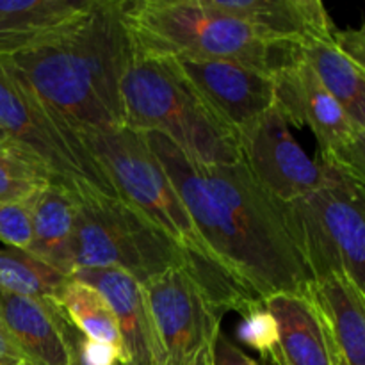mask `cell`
I'll use <instances>...</instances> for the list:
<instances>
[{
  "instance_id": "30bf717a",
  "label": "cell",
  "mask_w": 365,
  "mask_h": 365,
  "mask_svg": "<svg viewBox=\"0 0 365 365\" xmlns=\"http://www.w3.org/2000/svg\"><path fill=\"white\" fill-rule=\"evenodd\" d=\"M237 141L250 173L278 202H296L327 182L328 166L303 152L277 106L239 132Z\"/></svg>"
},
{
  "instance_id": "4fadbf2b",
  "label": "cell",
  "mask_w": 365,
  "mask_h": 365,
  "mask_svg": "<svg viewBox=\"0 0 365 365\" xmlns=\"http://www.w3.org/2000/svg\"><path fill=\"white\" fill-rule=\"evenodd\" d=\"M278 327L274 365H341L334 335L310 292H278L264 299Z\"/></svg>"
},
{
  "instance_id": "8992f818",
  "label": "cell",
  "mask_w": 365,
  "mask_h": 365,
  "mask_svg": "<svg viewBox=\"0 0 365 365\" xmlns=\"http://www.w3.org/2000/svg\"><path fill=\"white\" fill-rule=\"evenodd\" d=\"M75 271L118 269L146 284L192 260L170 235L121 198L103 195L78 198Z\"/></svg>"
},
{
  "instance_id": "836d02e7",
  "label": "cell",
  "mask_w": 365,
  "mask_h": 365,
  "mask_svg": "<svg viewBox=\"0 0 365 365\" xmlns=\"http://www.w3.org/2000/svg\"><path fill=\"white\" fill-rule=\"evenodd\" d=\"M24 365H29V364H24Z\"/></svg>"
},
{
  "instance_id": "9a60e30c",
  "label": "cell",
  "mask_w": 365,
  "mask_h": 365,
  "mask_svg": "<svg viewBox=\"0 0 365 365\" xmlns=\"http://www.w3.org/2000/svg\"><path fill=\"white\" fill-rule=\"evenodd\" d=\"M64 310L52 298H27L0 291V323L29 365H70Z\"/></svg>"
},
{
  "instance_id": "44dd1931",
  "label": "cell",
  "mask_w": 365,
  "mask_h": 365,
  "mask_svg": "<svg viewBox=\"0 0 365 365\" xmlns=\"http://www.w3.org/2000/svg\"><path fill=\"white\" fill-rule=\"evenodd\" d=\"M56 302L86 337L109 344L118 353L120 365L127 364L116 316L107 299L95 287L70 278Z\"/></svg>"
},
{
  "instance_id": "52a82bcc",
  "label": "cell",
  "mask_w": 365,
  "mask_h": 365,
  "mask_svg": "<svg viewBox=\"0 0 365 365\" xmlns=\"http://www.w3.org/2000/svg\"><path fill=\"white\" fill-rule=\"evenodd\" d=\"M327 166L328 178L317 191L287 203L292 234L312 280L344 274L365 294V191Z\"/></svg>"
},
{
  "instance_id": "d4e9b609",
  "label": "cell",
  "mask_w": 365,
  "mask_h": 365,
  "mask_svg": "<svg viewBox=\"0 0 365 365\" xmlns=\"http://www.w3.org/2000/svg\"><path fill=\"white\" fill-rule=\"evenodd\" d=\"M32 241V220L29 202H0V242L7 248L27 250Z\"/></svg>"
},
{
  "instance_id": "4dcf8cb0",
  "label": "cell",
  "mask_w": 365,
  "mask_h": 365,
  "mask_svg": "<svg viewBox=\"0 0 365 365\" xmlns=\"http://www.w3.org/2000/svg\"><path fill=\"white\" fill-rule=\"evenodd\" d=\"M25 360L14 348L11 339L7 337L6 330H4L2 323H0V365H24Z\"/></svg>"
},
{
  "instance_id": "2e32d148",
  "label": "cell",
  "mask_w": 365,
  "mask_h": 365,
  "mask_svg": "<svg viewBox=\"0 0 365 365\" xmlns=\"http://www.w3.org/2000/svg\"><path fill=\"white\" fill-rule=\"evenodd\" d=\"M203 4L277 41L303 46L335 34L334 21L319 0H203Z\"/></svg>"
},
{
  "instance_id": "f1b7e54d",
  "label": "cell",
  "mask_w": 365,
  "mask_h": 365,
  "mask_svg": "<svg viewBox=\"0 0 365 365\" xmlns=\"http://www.w3.org/2000/svg\"><path fill=\"white\" fill-rule=\"evenodd\" d=\"M81 349L84 359L88 360V364L91 365H118V353L110 348L109 344H103V342L91 341V339L86 337L82 334L81 339Z\"/></svg>"
},
{
  "instance_id": "ac0fdd59",
  "label": "cell",
  "mask_w": 365,
  "mask_h": 365,
  "mask_svg": "<svg viewBox=\"0 0 365 365\" xmlns=\"http://www.w3.org/2000/svg\"><path fill=\"white\" fill-rule=\"evenodd\" d=\"M96 0H0V59L63 34Z\"/></svg>"
},
{
  "instance_id": "ffe728a7",
  "label": "cell",
  "mask_w": 365,
  "mask_h": 365,
  "mask_svg": "<svg viewBox=\"0 0 365 365\" xmlns=\"http://www.w3.org/2000/svg\"><path fill=\"white\" fill-rule=\"evenodd\" d=\"M302 57L342 107L356 130L365 128V73L335 45L334 38L302 46Z\"/></svg>"
},
{
  "instance_id": "5b68a950",
  "label": "cell",
  "mask_w": 365,
  "mask_h": 365,
  "mask_svg": "<svg viewBox=\"0 0 365 365\" xmlns=\"http://www.w3.org/2000/svg\"><path fill=\"white\" fill-rule=\"evenodd\" d=\"M120 91L127 128L163 134L203 166L242 163L237 135L217 120L171 59L134 48Z\"/></svg>"
},
{
  "instance_id": "3957f363",
  "label": "cell",
  "mask_w": 365,
  "mask_h": 365,
  "mask_svg": "<svg viewBox=\"0 0 365 365\" xmlns=\"http://www.w3.org/2000/svg\"><path fill=\"white\" fill-rule=\"evenodd\" d=\"M81 135L89 152L102 164L120 198L153 221L191 257L195 277L221 312L237 310L242 314L250 307L262 303L217 266L173 182L141 132L114 127L82 132Z\"/></svg>"
},
{
  "instance_id": "f546056e",
  "label": "cell",
  "mask_w": 365,
  "mask_h": 365,
  "mask_svg": "<svg viewBox=\"0 0 365 365\" xmlns=\"http://www.w3.org/2000/svg\"><path fill=\"white\" fill-rule=\"evenodd\" d=\"M63 327H64V334H66L68 344H70V351H71L70 365H91V364H88V360H86L84 355H82V349H81L82 331L78 330L73 323H71L70 317H68L66 314H64Z\"/></svg>"
},
{
  "instance_id": "7c38bea8",
  "label": "cell",
  "mask_w": 365,
  "mask_h": 365,
  "mask_svg": "<svg viewBox=\"0 0 365 365\" xmlns=\"http://www.w3.org/2000/svg\"><path fill=\"white\" fill-rule=\"evenodd\" d=\"M274 100L289 125H307L312 130L319 146V160L355 135L356 128L303 57L274 75Z\"/></svg>"
},
{
  "instance_id": "83f0119b",
  "label": "cell",
  "mask_w": 365,
  "mask_h": 365,
  "mask_svg": "<svg viewBox=\"0 0 365 365\" xmlns=\"http://www.w3.org/2000/svg\"><path fill=\"white\" fill-rule=\"evenodd\" d=\"M212 365H264L246 355L235 342L220 331L212 348Z\"/></svg>"
},
{
  "instance_id": "4316f807",
  "label": "cell",
  "mask_w": 365,
  "mask_h": 365,
  "mask_svg": "<svg viewBox=\"0 0 365 365\" xmlns=\"http://www.w3.org/2000/svg\"><path fill=\"white\" fill-rule=\"evenodd\" d=\"M335 45L365 73V24L356 29L335 31Z\"/></svg>"
},
{
  "instance_id": "5bb4252c",
  "label": "cell",
  "mask_w": 365,
  "mask_h": 365,
  "mask_svg": "<svg viewBox=\"0 0 365 365\" xmlns=\"http://www.w3.org/2000/svg\"><path fill=\"white\" fill-rule=\"evenodd\" d=\"M71 278L95 287L113 309L123 341L125 365H163V349L141 282L118 269H77Z\"/></svg>"
},
{
  "instance_id": "cb8c5ba5",
  "label": "cell",
  "mask_w": 365,
  "mask_h": 365,
  "mask_svg": "<svg viewBox=\"0 0 365 365\" xmlns=\"http://www.w3.org/2000/svg\"><path fill=\"white\" fill-rule=\"evenodd\" d=\"M241 316L242 319L235 330L237 339L245 346L259 351L264 360H269L278 346V327L274 317L267 312L264 303L250 307Z\"/></svg>"
},
{
  "instance_id": "6da1fadb",
  "label": "cell",
  "mask_w": 365,
  "mask_h": 365,
  "mask_svg": "<svg viewBox=\"0 0 365 365\" xmlns=\"http://www.w3.org/2000/svg\"><path fill=\"white\" fill-rule=\"evenodd\" d=\"M141 134L228 277L259 302L309 291L312 277L292 234L287 203L271 196L245 163L203 166L163 134Z\"/></svg>"
},
{
  "instance_id": "d6a6232c",
  "label": "cell",
  "mask_w": 365,
  "mask_h": 365,
  "mask_svg": "<svg viewBox=\"0 0 365 365\" xmlns=\"http://www.w3.org/2000/svg\"><path fill=\"white\" fill-rule=\"evenodd\" d=\"M4 139H9V138H7V135H6V134H4V132H2V130H0V141H4Z\"/></svg>"
},
{
  "instance_id": "7a4b0ae2",
  "label": "cell",
  "mask_w": 365,
  "mask_h": 365,
  "mask_svg": "<svg viewBox=\"0 0 365 365\" xmlns=\"http://www.w3.org/2000/svg\"><path fill=\"white\" fill-rule=\"evenodd\" d=\"M123 0H96L68 31L2 59L18 78L77 132L123 125L121 78L134 56Z\"/></svg>"
},
{
  "instance_id": "277c9868",
  "label": "cell",
  "mask_w": 365,
  "mask_h": 365,
  "mask_svg": "<svg viewBox=\"0 0 365 365\" xmlns=\"http://www.w3.org/2000/svg\"><path fill=\"white\" fill-rule=\"evenodd\" d=\"M125 20L134 48L160 59L228 61L273 77L302 59L299 45L266 38L203 0L127 2Z\"/></svg>"
},
{
  "instance_id": "d6986e66",
  "label": "cell",
  "mask_w": 365,
  "mask_h": 365,
  "mask_svg": "<svg viewBox=\"0 0 365 365\" xmlns=\"http://www.w3.org/2000/svg\"><path fill=\"white\" fill-rule=\"evenodd\" d=\"M337 348L341 365H365V294L344 274H324L310 282Z\"/></svg>"
},
{
  "instance_id": "e0dca14e",
  "label": "cell",
  "mask_w": 365,
  "mask_h": 365,
  "mask_svg": "<svg viewBox=\"0 0 365 365\" xmlns=\"http://www.w3.org/2000/svg\"><path fill=\"white\" fill-rule=\"evenodd\" d=\"M81 195L52 180L46 187L27 200L31 207L32 241L25 252L59 273L71 277L75 273V234Z\"/></svg>"
},
{
  "instance_id": "1f68e13d",
  "label": "cell",
  "mask_w": 365,
  "mask_h": 365,
  "mask_svg": "<svg viewBox=\"0 0 365 365\" xmlns=\"http://www.w3.org/2000/svg\"><path fill=\"white\" fill-rule=\"evenodd\" d=\"M191 365H212V349H207L205 353H202Z\"/></svg>"
},
{
  "instance_id": "9c48e42d",
  "label": "cell",
  "mask_w": 365,
  "mask_h": 365,
  "mask_svg": "<svg viewBox=\"0 0 365 365\" xmlns=\"http://www.w3.org/2000/svg\"><path fill=\"white\" fill-rule=\"evenodd\" d=\"M153 327L163 349V365H191L214 348L221 312L191 267H175L143 284Z\"/></svg>"
},
{
  "instance_id": "7402d4cb",
  "label": "cell",
  "mask_w": 365,
  "mask_h": 365,
  "mask_svg": "<svg viewBox=\"0 0 365 365\" xmlns=\"http://www.w3.org/2000/svg\"><path fill=\"white\" fill-rule=\"evenodd\" d=\"M70 278L25 250L0 248V291L56 299Z\"/></svg>"
},
{
  "instance_id": "8fae6325",
  "label": "cell",
  "mask_w": 365,
  "mask_h": 365,
  "mask_svg": "<svg viewBox=\"0 0 365 365\" xmlns=\"http://www.w3.org/2000/svg\"><path fill=\"white\" fill-rule=\"evenodd\" d=\"M171 61L217 120L235 135L273 109L277 102L273 75L228 61Z\"/></svg>"
},
{
  "instance_id": "603a6c76",
  "label": "cell",
  "mask_w": 365,
  "mask_h": 365,
  "mask_svg": "<svg viewBox=\"0 0 365 365\" xmlns=\"http://www.w3.org/2000/svg\"><path fill=\"white\" fill-rule=\"evenodd\" d=\"M53 180L46 164L13 139L0 141V202L20 203Z\"/></svg>"
},
{
  "instance_id": "484cf974",
  "label": "cell",
  "mask_w": 365,
  "mask_h": 365,
  "mask_svg": "<svg viewBox=\"0 0 365 365\" xmlns=\"http://www.w3.org/2000/svg\"><path fill=\"white\" fill-rule=\"evenodd\" d=\"M321 163L337 168L365 191V128L356 130L346 145L330 153L327 159H321Z\"/></svg>"
},
{
  "instance_id": "ba28073f",
  "label": "cell",
  "mask_w": 365,
  "mask_h": 365,
  "mask_svg": "<svg viewBox=\"0 0 365 365\" xmlns=\"http://www.w3.org/2000/svg\"><path fill=\"white\" fill-rule=\"evenodd\" d=\"M0 130L38 155L53 180L81 196L120 198L81 132L46 107L0 59Z\"/></svg>"
}]
</instances>
